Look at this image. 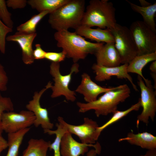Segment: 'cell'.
I'll list each match as a JSON object with an SVG mask.
<instances>
[{
    "label": "cell",
    "mask_w": 156,
    "mask_h": 156,
    "mask_svg": "<svg viewBox=\"0 0 156 156\" xmlns=\"http://www.w3.org/2000/svg\"><path fill=\"white\" fill-rule=\"evenodd\" d=\"M12 31V29L6 26L0 19V51L3 54L5 52L6 36Z\"/></svg>",
    "instance_id": "cell-29"
},
{
    "label": "cell",
    "mask_w": 156,
    "mask_h": 156,
    "mask_svg": "<svg viewBox=\"0 0 156 156\" xmlns=\"http://www.w3.org/2000/svg\"><path fill=\"white\" fill-rule=\"evenodd\" d=\"M52 85V83L50 81L45 88L38 92H35L32 99L26 106L27 110L32 112L35 117L33 125L36 127L41 125L44 130L52 129L54 126L53 124L50 121L47 109L42 107L40 103L42 96L46 90L51 88Z\"/></svg>",
    "instance_id": "cell-11"
},
{
    "label": "cell",
    "mask_w": 156,
    "mask_h": 156,
    "mask_svg": "<svg viewBox=\"0 0 156 156\" xmlns=\"http://www.w3.org/2000/svg\"><path fill=\"white\" fill-rule=\"evenodd\" d=\"M109 29L114 38V46L120 55L121 64H128L137 55L129 28L116 23L114 27Z\"/></svg>",
    "instance_id": "cell-6"
},
{
    "label": "cell",
    "mask_w": 156,
    "mask_h": 156,
    "mask_svg": "<svg viewBox=\"0 0 156 156\" xmlns=\"http://www.w3.org/2000/svg\"><path fill=\"white\" fill-rule=\"evenodd\" d=\"M7 6L14 9L24 8L27 3L26 0H8L6 1Z\"/></svg>",
    "instance_id": "cell-32"
},
{
    "label": "cell",
    "mask_w": 156,
    "mask_h": 156,
    "mask_svg": "<svg viewBox=\"0 0 156 156\" xmlns=\"http://www.w3.org/2000/svg\"><path fill=\"white\" fill-rule=\"evenodd\" d=\"M139 1L140 4V6L142 7L148 6L152 4L151 3H150L144 0H139Z\"/></svg>",
    "instance_id": "cell-37"
},
{
    "label": "cell",
    "mask_w": 156,
    "mask_h": 156,
    "mask_svg": "<svg viewBox=\"0 0 156 156\" xmlns=\"http://www.w3.org/2000/svg\"><path fill=\"white\" fill-rule=\"evenodd\" d=\"M69 0H29L27 4L39 12L49 11L50 13L67 3Z\"/></svg>",
    "instance_id": "cell-23"
},
{
    "label": "cell",
    "mask_w": 156,
    "mask_h": 156,
    "mask_svg": "<svg viewBox=\"0 0 156 156\" xmlns=\"http://www.w3.org/2000/svg\"><path fill=\"white\" fill-rule=\"evenodd\" d=\"M124 141L143 148L148 150L156 148V137L147 132L136 134L131 130L126 137L118 140L120 142Z\"/></svg>",
    "instance_id": "cell-18"
},
{
    "label": "cell",
    "mask_w": 156,
    "mask_h": 156,
    "mask_svg": "<svg viewBox=\"0 0 156 156\" xmlns=\"http://www.w3.org/2000/svg\"><path fill=\"white\" fill-rule=\"evenodd\" d=\"M57 120L64 125L68 132L77 135L82 143L93 144L99 137L97 132L99 127L97 122L88 117H85L83 123L79 125L68 124L61 116L58 117Z\"/></svg>",
    "instance_id": "cell-10"
},
{
    "label": "cell",
    "mask_w": 156,
    "mask_h": 156,
    "mask_svg": "<svg viewBox=\"0 0 156 156\" xmlns=\"http://www.w3.org/2000/svg\"><path fill=\"white\" fill-rule=\"evenodd\" d=\"M156 60V52L147 54L137 55L128 64L127 72L137 74L144 82L147 80L142 73V70L148 63Z\"/></svg>",
    "instance_id": "cell-19"
},
{
    "label": "cell",
    "mask_w": 156,
    "mask_h": 156,
    "mask_svg": "<svg viewBox=\"0 0 156 156\" xmlns=\"http://www.w3.org/2000/svg\"><path fill=\"white\" fill-rule=\"evenodd\" d=\"M60 67L59 63L53 62H51L50 66V73L54 82V85H52L50 88L52 90L51 97L55 98L63 95L67 101L74 102L76 99V93L69 88V86L72 74L79 71V64L77 63H74L69 73L65 75L61 74Z\"/></svg>",
    "instance_id": "cell-5"
},
{
    "label": "cell",
    "mask_w": 156,
    "mask_h": 156,
    "mask_svg": "<svg viewBox=\"0 0 156 156\" xmlns=\"http://www.w3.org/2000/svg\"><path fill=\"white\" fill-rule=\"evenodd\" d=\"M14 109V105L10 98L3 96L0 92V135H1L3 131L1 127L3 114L5 111H12Z\"/></svg>",
    "instance_id": "cell-28"
},
{
    "label": "cell",
    "mask_w": 156,
    "mask_h": 156,
    "mask_svg": "<svg viewBox=\"0 0 156 156\" xmlns=\"http://www.w3.org/2000/svg\"><path fill=\"white\" fill-rule=\"evenodd\" d=\"M141 107V102L139 98L137 103L132 105L128 109L122 111L117 110L113 113L112 116L107 121L98 127L97 130L98 135L99 136L101 132L108 127L120 120L131 112L138 111Z\"/></svg>",
    "instance_id": "cell-25"
},
{
    "label": "cell",
    "mask_w": 156,
    "mask_h": 156,
    "mask_svg": "<svg viewBox=\"0 0 156 156\" xmlns=\"http://www.w3.org/2000/svg\"><path fill=\"white\" fill-rule=\"evenodd\" d=\"M0 19L6 26L12 29L14 23L11 14L8 11L6 1L4 0H0Z\"/></svg>",
    "instance_id": "cell-27"
},
{
    "label": "cell",
    "mask_w": 156,
    "mask_h": 156,
    "mask_svg": "<svg viewBox=\"0 0 156 156\" xmlns=\"http://www.w3.org/2000/svg\"><path fill=\"white\" fill-rule=\"evenodd\" d=\"M114 87L106 88L100 86L93 81L87 73L81 75V81L75 92L82 94L87 103L92 102L97 99L100 94L113 89Z\"/></svg>",
    "instance_id": "cell-15"
},
{
    "label": "cell",
    "mask_w": 156,
    "mask_h": 156,
    "mask_svg": "<svg viewBox=\"0 0 156 156\" xmlns=\"http://www.w3.org/2000/svg\"><path fill=\"white\" fill-rule=\"evenodd\" d=\"M151 72L156 73V61H153L149 67Z\"/></svg>",
    "instance_id": "cell-36"
},
{
    "label": "cell",
    "mask_w": 156,
    "mask_h": 156,
    "mask_svg": "<svg viewBox=\"0 0 156 156\" xmlns=\"http://www.w3.org/2000/svg\"><path fill=\"white\" fill-rule=\"evenodd\" d=\"M116 9L108 0H91L87 6L81 25L89 27H98L102 29L114 27L117 23Z\"/></svg>",
    "instance_id": "cell-4"
},
{
    "label": "cell",
    "mask_w": 156,
    "mask_h": 156,
    "mask_svg": "<svg viewBox=\"0 0 156 156\" xmlns=\"http://www.w3.org/2000/svg\"><path fill=\"white\" fill-rule=\"evenodd\" d=\"M140 156H156V148L148 150L145 155Z\"/></svg>",
    "instance_id": "cell-35"
},
{
    "label": "cell",
    "mask_w": 156,
    "mask_h": 156,
    "mask_svg": "<svg viewBox=\"0 0 156 156\" xmlns=\"http://www.w3.org/2000/svg\"><path fill=\"white\" fill-rule=\"evenodd\" d=\"M35 119L34 113L28 110H23L19 113L5 112L1 117V128L8 133H15L29 128L34 124Z\"/></svg>",
    "instance_id": "cell-9"
},
{
    "label": "cell",
    "mask_w": 156,
    "mask_h": 156,
    "mask_svg": "<svg viewBox=\"0 0 156 156\" xmlns=\"http://www.w3.org/2000/svg\"><path fill=\"white\" fill-rule=\"evenodd\" d=\"M130 93L128 86L124 84L104 93L95 101L87 103L77 102V105L79 112L84 113L93 110L97 117L107 116L117 110L118 105L129 98Z\"/></svg>",
    "instance_id": "cell-2"
},
{
    "label": "cell",
    "mask_w": 156,
    "mask_h": 156,
    "mask_svg": "<svg viewBox=\"0 0 156 156\" xmlns=\"http://www.w3.org/2000/svg\"><path fill=\"white\" fill-rule=\"evenodd\" d=\"M97 154L98 153L95 149H92L88 151L86 156H96Z\"/></svg>",
    "instance_id": "cell-38"
},
{
    "label": "cell",
    "mask_w": 156,
    "mask_h": 156,
    "mask_svg": "<svg viewBox=\"0 0 156 156\" xmlns=\"http://www.w3.org/2000/svg\"><path fill=\"white\" fill-rule=\"evenodd\" d=\"M54 36L57 46L62 48L66 57L71 58L74 63L85 59L89 54H94L104 44L103 42L94 43L88 41L75 32L68 30L57 31Z\"/></svg>",
    "instance_id": "cell-1"
},
{
    "label": "cell",
    "mask_w": 156,
    "mask_h": 156,
    "mask_svg": "<svg viewBox=\"0 0 156 156\" xmlns=\"http://www.w3.org/2000/svg\"><path fill=\"white\" fill-rule=\"evenodd\" d=\"M129 29L136 47L137 55L156 52V33L143 21L133 22Z\"/></svg>",
    "instance_id": "cell-7"
},
{
    "label": "cell",
    "mask_w": 156,
    "mask_h": 156,
    "mask_svg": "<svg viewBox=\"0 0 156 156\" xmlns=\"http://www.w3.org/2000/svg\"><path fill=\"white\" fill-rule=\"evenodd\" d=\"M37 35L36 33L27 34L17 31L6 37L7 41L16 42L18 44L22 51V60L26 64H31L35 60L32 45Z\"/></svg>",
    "instance_id": "cell-14"
},
{
    "label": "cell",
    "mask_w": 156,
    "mask_h": 156,
    "mask_svg": "<svg viewBox=\"0 0 156 156\" xmlns=\"http://www.w3.org/2000/svg\"><path fill=\"white\" fill-rule=\"evenodd\" d=\"M137 83L141 90L140 98L142 110L137 117V125L141 121L147 125L150 118L154 120L156 112V92L154 90L151 81L148 79L144 82L140 76L138 77Z\"/></svg>",
    "instance_id": "cell-8"
},
{
    "label": "cell",
    "mask_w": 156,
    "mask_h": 156,
    "mask_svg": "<svg viewBox=\"0 0 156 156\" xmlns=\"http://www.w3.org/2000/svg\"><path fill=\"white\" fill-rule=\"evenodd\" d=\"M49 11H44L32 16L25 23L17 27V31L27 34L36 33V27L40 21L47 14H49Z\"/></svg>",
    "instance_id": "cell-26"
},
{
    "label": "cell",
    "mask_w": 156,
    "mask_h": 156,
    "mask_svg": "<svg viewBox=\"0 0 156 156\" xmlns=\"http://www.w3.org/2000/svg\"><path fill=\"white\" fill-rule=\"evenodd\" d=\"M75 32L97 43L114 42V38L108 29H102L99 27L92 29L81 25L75 29Z\"/></svg>",
    "instance_id": "cell-17"
},
{
    "label": "cell",
    "mask_w": 156,
    "mask_h": 156,
    "mask_svg": "<svg viewBox=\"0 0 156 156\" xmlns=\"http://www.w3.org/2000/svg\"><path fill=\"white\" fill-rule=\"evenodd\" d=\"M8 78L3 66L0 63V91L7 89Z\"/></svg>",
    "instance_id": "cell-31"
},
{
    "label": "cell",
    "mask_w": 156,
    "mask_h": 156,
    "mask_svg": "<svg viewBox=\"0 0 156 156\" xmlns=\"http://www.w3.org/2000/svg\"><path fill=\"white\" fill-rule=\"evenodd\" d=\"M66 57V53L62 50L60 52H46L44 58L51 61L52 62L60 63L63 61Z\"/></svg>",
    "instance_id": "cell-30"
},
{
    "label": "cell",
    "mask_w": 156,
    "mask_h": 156,
    "mask_svg": "<svg viewBox=\"0 0 156 156\" xmlns=\"http://www.w3.org/2000/svg\"><path fill=\"white\" fill-rule=\"evenodd\" d=\"M56 126L57 127L56 130H44V133L50 135H55V138L53 142L50 144L49 149L50 151H53L54 156H61L60 152L61 138L63 135L68 132L64 125L60 122L56 123Z\"/></svg>",
    "instance_id": "cell-24"
},
{
    "label": "cell",
    "mask_w": 156,
    "mask_h": 156,
    "mask_svg": "<svg viewBox=\"0 0 156 156\" xmlns=\"http://www.w3.org/2000/svg\"><path fill=\"white\" fill-rule=\"evenodd\" d=\"M51 143L50 141H46L42 139L31 138L22 156H47Z\"/></svg>",
    "instance_id": "cell-21"
},
{
    "label": "cell",
    "mask_w": 156,
    "mask_h": 156,
    "mask_svg": "<svg viewBox=\"0 0 156 156\" xmlns=\"http://www.w3.org/2000/svg\"><path fill=\"white\" fill-rule=\"evenodd\" d=\"M93 147L99 154L101 147L97 142L95 144H86L79 142L73 137L72 134L68 132L62 136L60 143L61 156H79L83 155L88 151L89 147Z\"/></svg>",
    "instance_id": "cell-12"
},
{
    "label": "cell",
    "mask_w": 156,
    "mask_h": 156,
    "mask_svg": "<svg viewBox=\"0 0 156 156\" xmlns=\"http://www.w3.org/2000/svg\"><path fill=\"white\" fill-rule=\"evenodd\" d=\"M8 147L7 141L2 137L1 135H0V155L2 151Z\"/></svg>",
    "instance_id": "cell-34"
},
{
    "label": "cell",
    "mask_w": 156,
    "mask_h": 156,
    "mask_svg": "<svg viewBox=\"0 0 156 156\" xmlns=\"http://www.w3.org/2000/svg\"><path fill=\"white\" fill-rule=\"evenodd\" d=\"M29 127L17 132L8 133L7 141L8 151L6 156H18L20 146L25 134L29 132Z\"/></svg>",
    "instance_id": "cell-22"
},
{
    "label": "cell",
    "mask_w": 156,
    "mask_h": 156,
    "mask_svg": "<svg viewBox=\"0 0 156 156\" xmlns=\"http://www.w3.org/2000/svg\"><path fill=\"white\" fill-rule=\"evenodd\" d=\"M94 55L97 64L113 67L119 66L121 64L120 57L115 47L114 42L104 44Z\"/></svg>",
    "instance_id": "cell-16"
},
{
    "label": "cell",
    "mask_w": 156,
    "mask_h": 156,
    "mask_svg": "<svg viewBox=\"0 0 156 156\" xmlns=\"http://www.w3.org/2000/svg\"><path fill=\"white\" fill-rule=\"evenodd\" d=\"M35 49L33 50V55L34 60H41L44 58L46 52L42 48L39 44L35 45Z\"/></svg>",
    "instance_id": "cell-33"
},
{
    "label": "cell",
    "mask_w": 156,
    "mask_h": 156,
    "mask_svg": "<svg viewBox=\"0 0 156 156\" xmlns=\"http://www.w3.org/2000/svg\"><path fill=\"white\" fill-rule=\"evenodd\" d=\"M131 9L140 14L143 18V21L156 33V25L154 17L156 13V3L146 7H142L126 0Z\"/></svg>",
    "instance_id": "cell-20"
},
{
    "label": "cell",
    "mask_w": 156,
    "mask_h": 156,
    "mask_svg": "<svg viewBox=\"0 0 156 156\" xmlns=\"http://www.w3.org/2000/svg\"><path fill=\"white\" fill-rule=\"evenodd\" d=\"M128 64H123L119 66L107 67L94 64L92 68L95 73V80L98 81H103L110 79L112 76H116L118 79L128 80L135 91L138 90L134 83L131 77L127 70Z\"/></svg>",
    "instance_id": "cell-13"
},
{
    "label": "cell",
    "mask_w": 156,
    "mask_h": 156,
    "mask_svg": "<svg viewBox=\"0 0 156 156\" xmlns=\"http://www.w3.org/2000/svg\"><path fill=\"white\" fill-rule=\"evenodd\" d=\"M85 5L84 0H69L49 14L48 22L57 31L70 28L75 29L81 25Z\"/></svg>",
    "instance_id": "cell-3"
}]
</instances>
